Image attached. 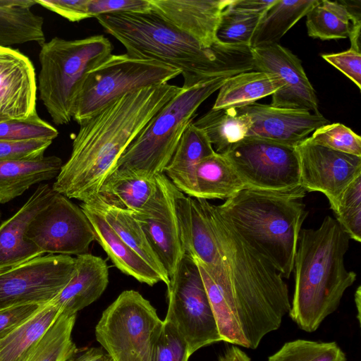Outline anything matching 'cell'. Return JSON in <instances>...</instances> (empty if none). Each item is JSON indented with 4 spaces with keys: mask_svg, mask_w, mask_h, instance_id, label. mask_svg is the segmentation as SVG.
I'll return each instance as SVG.
<instances>
[{
    "mask_svg": "<svg viewBox=\"0 0 361 361\" xmlns=\"http://www.w3.org/2000/svg\"><path fill=\"white\" fill-rule=\"evenodd\" d=\"M302 200L244 188L216 206L237 233L289 279L308 214Z\"/></svg>",
    "mask_w": 361,
    "mask_h": 361,
    "instance_id": "cell-5",
    "label": "cell"
},
{
    "mask_svg": "<svg viewBox=\"0 0 361 361\" xmlns=\"http://www.w3.org/2000/svg\"><path fill=\"white\" fill-rule=\"evenodd\" d=\"M152 11L149 0H88L89 18L122 13H142Z\"/></svg>",
    "mask_w": 361,
    "mask_h": 361,
    "instance_id": "cell-42",
    "label": "cell"
},
{
    "mask_svg": "<svg viewBox=\"0 0 361 361\" xmlns=\"http://www.w3.org/2000/svg\"><path fill=\"white\" fill-rule=\"evenodd\" d=\"M61 312V309L50 301L0 339V361H27Z\"/></svg>",
    "mask_w": 361,
    "mask_h": 361,
    "instance_id": "cell-29",
    "label": "cell"
},
{
    "mask_svg": "<svg viewBox=\"0 0 361 361\" xmlns=\"http://www.w3.org/2000/svg\"><path fill=\"white\" fill-rule=\"evenodd\" d=\"M75 319L61 312L27 361H70L78 350L71 336Z\"/></svg>",
    "mask_w": 361,
    "mask_h": 361,
    "instance_id": "cell-34",
    "label": "cell"
},
{
    "mask_svg": "<svg viewBox=\"0 0 361 361\" xmlns=\"http://www.w3.org/2000/svg\"><path fill=\"white\" fill-rule=\"evenodd\" d=\"M350 238L326 216L316 229H301L294 261L295 290L289 315L307 332L316 331L339 306L357 275L345 265Z\"/></svg>",
    "mask_w": 361,
    "mask_h": 361,
    "instance_id": "cell-4",
    "label": "cell"
},
{
    "mask_svg": "<svg viewBox=\"0 0 361 361\" xmlns=\"http://www.w3.org/2000/svg\"><path fill=\"white\" fill-rule=\"evenodd\" d=\"M55 192L42 183L21 208L0 225V273L44 254L25 234L35 217L51 202Z\"/></svg>",
    "mask_w": 361,
    "mask_h": 361,
    "instance_id": "cell-19",
    "label": "cell"
},
{
    "mask_svg": "<svg viewBox=\"0 0 361 361\" xmlns=\"http://www.w3.org/2000/svg\"><path fill=\"white\" fill-rule=\"evenodd\" d=\"M262 17L238 12L227 6L221 13L216 38L225 44L250 47L253 34Z\"/></svg>",
    "mask_w": 361,
    "mask_h": 361,
    "instance_id": "cell-36",
    "label": "cell"
},
{
    "mask_svg": "<svg viewBox=\"0 0 361 361\" xmlns=\"http://www.w3.org/2000/svg\"><path fill=\"white\" fill-rule=\"evenodd\" d=\"M247 114L251 127L247 137L297 147L308 135L329 121L321 114L254 103L237 109Z\"/></svg>",
    "mask_w": 361,
    "mask_h": 361,
    "instance_id": "cell-17",
    "label": "cell"
},
{
    "mask_svg": "<svg viewBox=\"0 0 361 361\" xmlns=\"http://www.w3.org/2000/svg\"><path fill=\"white\" fill-rule=\"evenodd\" d=\"M56 156L0 161V203L20 196L32 185L56 178L63 166Z\"/></svg>",
    "mask_w": 361,
    "mask_h": 361,
    "instance_id": "cell-24",
    "label": "cell"
},
{
    "mask_svg": "<svg viewBox=\"0 0 361 361\" xmlns=\"http://www.w3.org/2000/svg\"><path fill=\"white\" fill-rule=\"evenodd\" d=\"M268 361H346V356L336 342L298 339L286 343Z\"/></svg>",
    "mask_w": 361,
    "mask_h": 361,
    "instance_id": "cell-35",
    "label": "cell"
},
{
    "mask_svg": "<svg viewBox=\"0 0 361 361\" xmlns=\"http://www.w3.org/2000/svg\"><path fill=\"white\" fill-rule=\"evenodd\" d=\"M228 78H216L182 88L142 128L122 154L115 169L147 178L164 173L200 106Z\"/></svg>",
    "mask_w": 361,
    "mask_h": 361,
    "instance_id": "cell-7",
    "label": "cell"
},
{
    "mask_svg": "<svg viewBox=\"0 0 361 361\" xmlns=\"http://www.w3.org/2000/svg\"><path fill=\"white\" fill-rule=\"evenodd\" d=\"M336 220L350 239L361 241V176L357 177L343 192L333 211Z\"/></svg>",
    "mask_w": 361,
    "mask_h": 361,
    "instance_id": "cell-37",
    "label": "cell"
},
{
    "mask_svg": "<svg viewBox=\"0 0 361 361\" xmlns=\"http://www.w3.org/2000/svg\"><path fill=\"white\" fill-rule=\"evenodd\" d=\"M162 324L149 301L139 292L128 290L102 312L95 336L113 361H154Z\"/></svg>",
    "mask_w": 361,
    "mask_h": 361,
    "instance_id": "cell-9",
    "label": "cell"
},
{
    "mask_svg": "<svg viewBox=\"0 0 361 361\" xmlns=\"http://www.w3.org/2000/svg\"><path fill=\"white\" fill-rule=\"evenodd\" d=\"M1 216H2V214H1V212H0V221L1 220Z\"/></svg>",
    "mask_w": 361,
    "mask_h": 361,
    "instance_id": "cell-52",
    "label": "cell"
},
{
    "mask_svg": "<svg viewBox=\"0 0 361 361\" xmlns=\"http://www.w3.org/2000/svg\"><path fill=\"white\" fill-rule=\"evenodd\" d=\"M199 200L220 254L221 274L212 279L199 268L221 341L255 349L277 330L290 310L288 288L281 274L252 248L220 213Z\"/></svg>",
    "mask_w": 361,
    "mask_h": 361,
    "instance_id": "cell-1",
    "label": "cell"
},
{
    "mask_svg": "<svg viewBox=\"0 0 361 361\" xmlns=\"http://www.w3.org/2000/svg\"><path fill=\"white\" fill-rule=\"evenodd\" d=\"M276 0H231L228 7L233 11L264 16Z\"/></svg>",
    "mask_w": 361,
    "mask_h": 361,
    "instance_id": "cell-46",
    "label": "cell"
},
{
    "mask_svg": "<svg viewBox=\"0 0 361 361\" xmlns=\"http://www.w3.org/2000/svg\"><path fill=\"white\" fill-rule=\"evenodd\" d=\"M319 0H276L262 18L250 44L251 48L278 43L279 39Z\"/></svg>",
    "mask_w": 361,
    "mask_h": 361,
    "instance_id": "cell-33",
    "label": "cell"
},
{
    "mask_svg": "<svg viewBox=\"0 0 361 361\" xmlns=\"http://www.w3.org/2000/svg\"><path fill=\"white\" fill-rule=\"evenodd\" d=\"M156 178V193L142 208L132 213L170 277L185 254L176 209L178 189L164 173Z\"/></svg>",
    "mask_w": 361,
    "mask_h": 361,
    "instance_id": "cell-15",
    "label": "cell"
},
{
    "mask_svg": "<svg viewBox=\"0 0 361 361\" xmlns=\"http://www.w3.org/2000/svg\"><path fill=\"white\" fill-rule=\"evenodd\" d=\"M322 57L346 75L361 89V52L350 48L347 51L322 54Z\"/></svg>",
    "mask_w": 361,
    "mask_h": 361,
    "instance_id": "cell-43",
    "label": "cell"
},
{
    "mask_svg": "<svg viewBox=\"0 0 361 361\" xmlns=\"http://www.w3.org/2000/svg\"><path fill=\"white\" fill-rule=\"evenodd\" d=\"M308 139L312 143L341 152L361 157V137L340 123H328L315 130Z\"/></svg>",
    "mask_w": 361,
    "mask_h": 361,
    "instance_id": "cell-39",
    "label": "cell"
},
{
    "mask_svg": "<svg viewBox=\"0 0 361 361\" xmlns=\"http://www.w3.org/2000/svg\"><path fill=\"white\" fill-rule=\"evenodd\" d=\"M7 119L8 118H5V117H4V116L0 115V122H2V121H4L5 120H7Z\"/></svg>",
    "mask_w": 361,
    "mask_h": 361,
    "instance_id": "cell-51",
    "label": "cell"
},
{
    "mask_svg": "<svg viewBox=\"0 0 361 361\" xmlns=\"http://www.w3.org/2000/svg\"><path fill=\"white\" fill-rule=\"evenodd\" d=\"M251 50L254 71L277 75L283 82L271 95V106L320 114L315 90L297 56L278 43Z\"/></svg>",
    "mask_w": 361,
    "mask_h": 361,
    "instance_id": "cell-16",
    "label": "cell"
},
{
    "mask_svg": "<svg viewBox=\"0 0 361 361\" xmlns=\"http://www.w3.org/2000/svg\"><path fill=\"white\" fill-rule=\"evenodd\" d=\"M360 299H361V291L360 286H358L355 294V302L357 311V319L359 323L360 322Z\"/></svg>",
    "mask_w": 361,
    "mask_h": 361,
    "instance_id": "cell-50",
    "label": "cell"
},
{
    "mask_svg": "<svg viewBox=\"0 0 361 361\" xmlns=\"http://www.w3.org/2000/svg\"><path fill=\"white\" fill-rule=\"evenodd\" d=\"M346 7L349 13L361 12L360 0H341ZM350 40V48L360 51V42L359 37H349Z\"/></svg>",
    "mask_w": 361,
    "mask_h": 361,
    "instance_id": "cell-49",
    "label": "cell"
},
{
    "mask_svg": "<svg viewBox=\"0 0 361 361\" xmlns=\"http://www.w3.org/2000/svg\"><path fill=\"white\" fill-rule=\"evenodd\" d=\"M214 152L205 133L192 122L183 132L164 173L178 190L195 197L197 166L204 158Z\"/></svg>",
    "mask_w": 361,
    "mask_h": 361,
    "instance_id": "cell-23",
    "label": "cell"
},
{
    "mask_svg": "<svg viewBox=\"0 0 361 361\" xmlns=\"http://www.w3.org/2000/svg\"><path fill=\"white\" fill-rule=\"evenodd\" d=\"M40 46L39 98L56 125L68 124L81 83L112 54V44L104 35H96L77 39L55 37Z\"/></svg>",
    "mask_w": 361,
    "mask_h": 361,
    "instance_id": "cell-6",
    "label": "cell"
},
{
    "mask_svg": "<svg viewBox=\"0 0 361 361\" xmlns=\"http://www.w3.org/2000/svg\"><path fill=\"white\" fill-rule=\"evenodd\" d=\"M168 310L170 318L185 340L190 355L221 341L216 320L194 259L184 254L169 277Z\"/></svg>",
    "mask_w": 361,
    "mask_h": 361,
    "instance_id": "cell-11",
    "label": "cell"
},
{
    "mask_svg": "<svg viewBox=\"0 0 361 361\" xmlns=\"http://www.w3.org/2000/svg\"><path fill=\"white\" fill-rule=\"evenodd\" d=\"M157 190L156 177H143L115 169L102 183L97 196L109 205L137 212L147 204Z\"/></svg>",
    "mask_w": 361,
    "mask_h": 361,
    "instance_id": "cell-28",
    "label": "cell"
},
{
    "mask_svg": "<svg viewBox=\"0 0 361 361\" xmlns=\"http://www.w3.org/2000/svg\"><path fill=\"white\" fill-rule=\"evenodd\" d=\"M245 188L239 175L221 154L204 158L195 171V198L226 200Z\"/></svg>",
    "mask_w": 361,
    "mask_h": 361,
    "instance_id": "cell-30",
    "label": "cell"
},
{
    "mask_svg": "<svg viewBox=\"0 0 361 361\" xmlns=\"http://www.w3.org/2000/svg\"><path fill=\"white\" fill-rule=\"evenodd\" d=\"M190 356L188 344L176 324L165 317L154 345V361H188Z\"/></svg>",
    "mask_w": 361,
    "mask_h": 361,
    "instance_id": "cell-40",
    "label": "cell"
},
{
    "mask_svg": "<svg viewBox=\"0 0 361 361\" xmlns=\"http://www.w3.org/2000/svg\"><path fill=\"white\" fill-rule=\"evenodd\" d=\"M193 124L208 137L215 152L224 154L247 136L251 120L237 109H210Z\"/></svg>",
    "mask_w": 361,
    "mask_h": 361,
    "instance_id": "cell-32",
    "label": "cell"
},
{
    "mask_svg": "<svg viewBox=\"0 0 361 361\" xmlns=\"http://www.w3.org/2000/svg\"><path fill=\"white\" fill-rule=\"evenodd\" d=\"M231 0H149L152 10L172 25L209 48L223 11Z\"/></svg>",
    "mask_w": 361,
    "mask_h": 361,
    "instance_id": "cell-20",
    "label": "cell"
},
{
    "mask_svg": "<svg viewBox=\"0 0 361 361\" xmlns=\"http://www.w3.org/2000/svg\"><path fill=\"white\" fill-rule=\"evenodd\" d=\"M96 19L123 44L128 55L179 70L183 78V89L255 70L251 47L218 40L212 47H204L152 10L106 14Z\"/></svg>",
    "mask_w": 361,
    "mask_h": 361,
    "instance_id": "cell-3",
    "label": "cell"
},
{
    "mask_svg": "<svg viewBox=\"0 0 361 361\" xmlns=\"http://www.w3.org/2000/svg\"><path fill=\"white\" fill-rule=\"evenodd\" d=\"M296 148L301 186L324 194L334 211L345 188L361 176V157L312 143L308 137Z\"/></svg>",
    "mask_w": 361,
    "mask_h": 361,
    "instance_id": "cell-14",
    "label": "cell"
},
{
    "mask_svg": "<svg viewBox=\"0 0 361 361\" xmlns=\"http://www.w3.org/2000/svg\"><path fill=\"white\" fill-rule=\"evenodd\" d=\"M181 90L166 83L130 92L80 125L54 191L82 202L97 196L133 140Z\"/></svg>",
    "mask_w": 361,
    "mask_h": 361,
    "instance_id": "cell-2",
    "label": "cell"
},
{
    "mask_svg": "<svg viewBox=\"0 0 361 361\" xmlns=\"http://www.w3.org/2000/svg\"><path fill=\"white\" fill-rule=\"evenodd\" d=\"M37 90L30 59L17 49L0 46V115L16 120L37 115Z\"/></svg>",
    "mask_w": 361,
    "mask_h": 361,
    "instance_id": "cell-18",
    "label": "cell"
},
{
    "mask_svg": "<svg viewBox=\"0 0 361 361\" xmlns=\"http://www.w3.org/2000/svg\"><path fill=\"white\" fill-rule=\"evenodd\" d=\"M84 203L99 212L120 238L159 275L161 282L169 286V275L132 212L109 205L97 195Z\"/></svg>",
    "mask_w": 361,
    "mask_h": 361,
    "instance_id": "cell-25",
    "label": "cell"
},
{
    "mask_svg": "<svg viewBox=\"0 0 361 361\" xmlns=\"http://www.w3.org/2000/svg\"><path fill=\"white\" fill-rule=\"evenodd\" d=\"M38 4L71 22L90 18L87 13L88 0H35Z\"/></svg>",
    "mask_w": 361,
    "mask_h": 361,
    "instance_id": "cell-45",
    "label": "cell"
},
{
    "mask_svg": "<svg viewBox=\"0 0 361 361\" xmlns=\"http://www.w3.org/2000/svg\"><path fill=\"white\" fill-rule=\"evenodd\" d=\"M35 0H0V46L44 43V19L35 13Z\"/></svg>",
    "mask_w": 361,
    "mask_h": 361,
    "instance_id": "cell-26",
    "label": "cell"
},
{
    "mask_svg": "<svg viewBox=\"0 0 361 361\" xmlns=\"http://www.w3.org/2000/svg\"><path fill=\"white\" fill-rule=\"evenodd\" d=\"M46 305V304H45ZM44 305L30 303L0 310V339L35 314Z\"/></svg>",
    "mask_w": 361,
    "mask_h": 361,
    "instance_id": "cell-44",
    "label": "cell"
},
{
    "mask_svg": "<svg viewBox=\"0 0 361 361\" xmlns=\"http://www.w3.org/2000/svg\"><path fill=\"white\" fill-rule=\"evenodd\" d=\"M80 207L92 225L95 240L117 269L151 286L161 281L159 275L120 238L99 212L84 202Z\"/></svg>",
    "mask_w": 361,
    "mask_h": 361,
    "instance_id": "cell-22",
    "label": "cell"
},
{
    "mask_svg": "<svg viewBox=\"0 0 361 361\" xmlns=\"http://www.w3.org/2000/svg\"><path fill=\"white\" fill-rule=\"evenodd\" d=\"M74 361H113L110 355L102 348H91L78 357Z\"/></svg>",
    "mask_w": 361,
    "mask_h": 361,
    "instance_id": "cell-47",
    "label": "cell"
},
{
    "mask_svg": "<svg viewBox=\"0 0 361 361\" xmlns=\"http://www.w3.org/2000/svg\"><path fill=\"white\" fill-rule=\"evenodd\" d=\"M109 274L104 259L90 253L79 255L71 279L51 302L61 312L76 314L102 295L109 283Z\"/></svg>",
    "mask_w": 361,
    "mask_h": 361,
    "instance_id": "cell-21",
    "label": "cell"
},
{
    "mask_svg": "<svg viewBox=\"0 0 361 361\" xmlns=\"http://www.w3.org/2000/svg\"><path fill=\"white\" fill-rule=\"evenodd\" d=\"M59 135L55 127L38 114L22 120L7 119L0 122V140L29 141L54 140Z\"/></svg>",
    "mask_w": 361,
    "mask_h": 361,
    "instance_id": "cell-38",
    "label": "cell"
},
{
    "mask_svg": "<svg viewBox=\"0 0 361 361\" xmlns=\"http://www.w3.org/2000/svg\"><path fill=\"white\" fill-rule=\"evenodd\" d=\"M179 75V70L156 61L126 53L111 54L85 75L75 101L73 119L81 125L124 94L168 83Z\"/></svg>",
    "mask_w": 361,
    "mask_h": 361,
    "instance_id": "cell-8",
    "label": "cell"
},
{
    "mask_svg": "<svg viewBox=\"0 0 361 361\" xmlns=\"http://www.w3.org/2000/svg\"><path fill=\"white\" fill-rule=\"evenodd\" d=\"M51 140L9 141L0 140V161L27 160L42 157Z\"/></svg>",
    "mask_w": 361,
    "mask_h": 361,
    "instance_id": "cell-41",
    "label": "cell"
},
{
    "mask_svg": "<svg viewBox=\"0 0 361 361\" xmlns=\"http://www.w3.org/2000/svg\"><path fill=\"white\" fill-rule=\"evenodd\" d=\"M283 87L277 75L256 71L240 73L226 80L212 109H238L272 95Z\"/></svg>",
    "mask_w": 361,
    "mask_h": 361,
    "instance_id": "cell-27",
    "label": "cell"
},
{
    "mask_svg": "<svg viewBox=\"0 0 361 361\" xmlns=\"http://www.w3.org/2000/svg\"><path fill=\"white\" fill-rule=\"evenodd\" d=\"M306 17L308 35L322 40L347 38L361 29V14H350L341 0H319Z\"/></svg>",
    "mask_w": 361,
    "mask_h": 361,
    "instance_id": "cell-31",
    "label": "cell"
},
{
    "mask_svg": "<svg viewBox=\"0 0 361 361\" xmlns=\"http://www.w3.org/2000/svg\"><path fill=\"white\" fill-rule=\"evenodd\" d=\"M75 264V257L49 254L0 273V310L49 302L71 279Z\"/></svg>",
    "mask_w": 361,
    "mask_h": 361,
    "instance_id": "cell-12",
    "label": "cell"
},
{
    "mask_svg": "<svg viewBox=\"0 0 361 361\" xmlns=\"http://www.w3.org/2000/svg\"><path fill=\"white\" fill-rule=\"evenodd\" d=\"M25 237L43 254L70 256L87 253L95 240L92 225L80 207L56 192L49 204L31 221Z\"/></svg>",
    "mask_w": 361,
    "mask_h": 361,
    "instance_id": "cell-13",
    "label": "cell"
},
{
    "mask_svg": "<svg viewBox=\"0 0 361 361\" xmlns=\"http://www.w3.org/2000/svg\"><path fill=\"white\" fill-rule=\"evenodd\" d=\"M245 188L302 199L296 147L246 137L223 154Z\"/></svg>",
    "mask_w": 361,
    "mask_h": 361,
    "instance_id": "cell-10",
    "label": "cell"
},
{
    "mask_svg": "<svg viewBox=\"0 0 361 361\" xmlns=\"http://www.w3.org/2000/svg\"><path fill=\"white\" fill-rule=\"evenodd\" d=\"M217 361H251V360L244 351L233 345L221 354Z\"/></svg>",
    "mask_w": 361,
    "mask_h": 361,
    "instance_id": "cell-48",
    "label": "cell"
}]
</instances>
